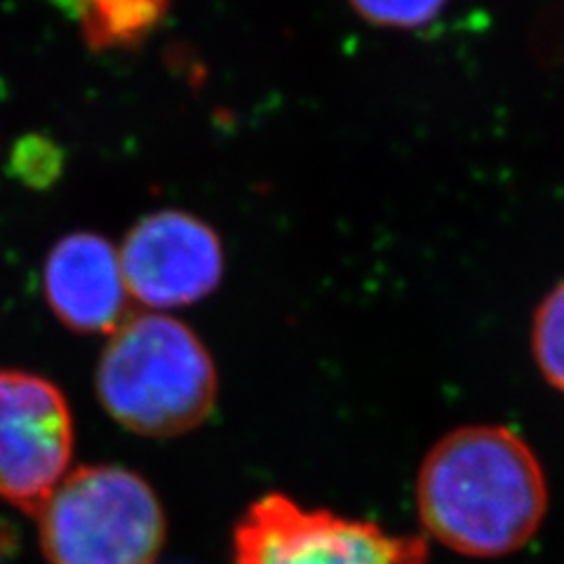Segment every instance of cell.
Returning a JSON list of instances; mask_svg holds the SVG:
<instances>
[{
    "label": "cell",
    "mask_w": 564,
    "mask_h": 564,
    "mask_svg": "<svg viewBox=\"0 0 564 564\" xmlns=\"http://www.w3.org/2000/svg\"><path fill=\"white\" fill-rule=\"evenodd\" d=\"M416 508L426 532L470 557H501L534 539L549 510L536 454L503 426H464L423 458Z\"/></svg>",
    "instance_id": "obj_1"
},
{
    "label": "cell",
    "mask_w": 564,
    "mask_h": 564,
    "mask_svg": "<svg viewBox=\"0 0 564 564\" xmlns=\"http://www.w3.org/2000/svg\"><path fill=\"white\" fill-rule=\"evenodd\" d=\"M97 393L122 429L174 437L198 429L215 410L217 369L196 332L167 315H137L106 346Z\"/></svg>",
    "instance_id": "obj_2"
},
{
    "label": "cell",
    "mask_w": 564,
    "mask_h": 564,
    "mask_svg": "<svg viewBox=\"0 0 564 564\" xmlns=\"http://www.w3.org/2000/svg\"><path fill=\"white\" fill-rule=\"evenodd\" d=\"M35 520L50 564H155L167 534L151 485L118 466L66 473Z\"/></svg>",
    "instance_id": "obj_3"
},
{
    "label": "cell",
    "mask_w": 564,
    "mask_h": 564,
    "mask_svg": "<svg viewBox=\"0 0 564 564\" xmlns=\"http://www.w3.org/2000/svg\"><path fill=\"white\" fill-rule=\"evenodd\" d=\"M421 536L388 534L375 522L306 508L267 494L234 532V564H426Z\"/></svg>",
    "instance_id": "obj_4"
},
{
    "label": "cell",
    "mask_w": 564,
    "mask_h": 564,
    "mask_svg": "<svg viewBox=\"0 0 564 564\" xmlns=\"http://www.w3.org/2000/svg\"><path fill=\"white\" fill-rule=\"evenodd\" d=\"M74 423L55 383L0 372V499L35 516L68 470Z\"/></svg>",
    "instance_id": "obj_5"
},
{
    "label": "cell",
    "mask_w": 564,
    "mask_h": 564,
    "mask_svg": "<svg viewBox=\"0 0 564 564\" xmlns=\"http://www.w3.org/2000/svg\"><path fill=\"white\" fill-rule=\"evenodd\" d=\"M118 261L128 294L155 311L203 302L224 275L219 236L182 209L141 219L122 242Z\"/></svg>",
    "instance_id": "obj_6"
},
{
    "label": "cell",
    "mask_w": 564,
    "mask_h": 564,
    "mask_svg": "<svg viewBox=\"0 0 564 564\" xmlns=\"http://www.w3.org/2000/svg\"><path fill=\"white\" fill-rule=\"evenodd\" d=\"M43 288L50 308L70 329L106 334L122 325L126 280L118 252L101 236L74 234L52 247Z\"/></svg>",
    "instance_id": "obj_7"
},
{
    "label": "cell",
    "mask_w": 564,
    "mask_h": 564,
    "mask_svg": "<svg viewBox=\"0 0 564 564\" xmlns=\"http://www.w3.org/2000/svg\"><path fill=\"white\" fill-rule=\"evenodd\" d=\"M93 47H130L163 22L172 0H57Z\"/></svg>",
    "instance_id": "obj_8"
},
{
    "label": "cell",
    "mask_w": 564,
    "mask_h": 564,
    "mask_svg": "<svg viewBox=\"0 0 564 564\" xmlns=\"http://www.w3.org/2000/svg\"><path fill=\"white\" fill-rule=\"evenodd\" d=\"M532 350L545 381L564 393V282L543 299L534 315Z\"/></svg>",
    "instance_id": "obj_9"
},
{
    "label": "cell",
    "mask_w": 564,
    "mask_h": 564,
    "mask_svg": "<svg viewBox=\"0 0 564 564\" xmlns=\"http://www.w3.org/2000/svg\"><path fill=\"white\" fill-rule=\"evenodd\" d=\"M348 3L369 24L412 31L437 20L449 0H348Z\"/></svg>",
    "instance_id": "obj_10"
}]
</instances>
